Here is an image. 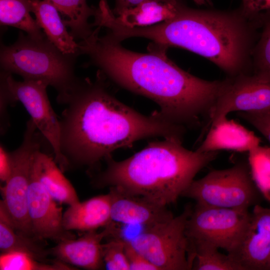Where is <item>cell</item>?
I'll use <instances>...</instances> for the list:
<instances>
[{"label": "cell", "instance_id": "cell-7", "mask_svg": "<svg viewBox=\"0 0 270 270\" xmlns=\"http://www.w3.org/2000/svg\"><path fill=\"white\" fill-rule=\"evenodd\" d=\"M192 210L190 205H187L180 215L165 222L144 228L128 240L158 270H191L186 230Z\"/></svg>", "mask_w": 270, "mask_h": 270}, {"label": "cell", "instance_id": "cell-3", "mask_svg": "<svg viewBox=\"0 0 270 270\" xmlns=\"http://www.w3.org/2000/svg\"><path fill=\"white\" fill-rule=\"evenodd\" d=\"M262 25V12L254 17L234 10L196 9L184 2L172 18L142 27L117 24L114 32L123 41L142 38L150 46L182 48L209 60L226 77L252 74V52Z\"/></svg>", "mask_w": 270, "mask_h": 270}, {"label": "cell", "instance_id": "cell-34", "mask_svg": "<svg viewBox=\"0 0 270 270\" xmlns=\"http://www.w3.org/2000/svg\"><path fill=\"white\" fill-rule=\"evenodd\" d=\"M149 0H115V7L112 12L116 16L122 14L126 10L134 8L140 3ZM166 2H173L178 0H156Z\"/></svg>", "mask_w": 270, "mask_h": 270}, {"label": "cell", "instance_id": "cell-9", "mask_svg": "<svg viewBox=\"0 0 270 270\" xmlns=\"http://www.w3.org/2000/svg\"><path fill=\"white\" fill-rule=\"evenodd\" d=\"M250 214L248 209L229 208L196 204L188 220L190 242H202L230 252L238 242Z\"/></svg>", "mask_w": 270, "mask_h": 270}, {"label": "cell", "instance_id": "cell-16", "mask_svg": "<svg viewBox=\"0 0 270 270\" xmlns=\"http://www.w3.org/2000/svg\"><path fill=\"white\" fill-rule=\"evenodd\" d=\"M200 146L199 152L230 150L248 152L260 144V138L254 132L233 120L225 118L209 127Z\"/></svg>", "mask_w": 270, "mask_h": 270}, {"label": "cell", "instance_id": "cell-2", "mask_svg": "<svg viewBox=\"0 0 270 270\" xmlns=\"http://www.w3.org/2000/svg\"><path fill=\"white\" fill-rule=\"evenodd\" d=\"M104 75L80 78L58 102L65 105L60 120V149L70 168L93 170L118 148L160 136L182 141L186 130L159 116H146L126 106L108 90Z\"/></svg>", "mask_w": 270, "mask_h": 270}, {"label": "cell", "instance_id": "cell-31", "mask_svg": "<svg viewBox=\"0 0 270 270\" xmlns=\"http://www.w3.org/2000/svg\"><path fill=\"white\" fill-rule=\"evenodd\" d=\"M14 104L4 85L0 82V131L4 135L10 126L8 106Z\"/></svg>", "mask_w": 270, "mask_h": 270}, {"label": "cell", "instance_id": "cell-26", "mask_svg": "<svg viewBox=\"0 0 270 270\" xmlns=\"http://www.w3.org/2000/svg\"><path fill=\"white\" fill-rule=\"evenodd\" d=\"M252 178L266 200L270 202V147L260 145L248 152Z\"/></svg>", "mask_w": 270, "mask_h": 270}, {"label": "cell", "instance_id": "cell-19", "mask_svg": "<svg viewBox=\"0 0 270 270\" xmlns=\"http://www.w3.org/2000/svg\"><path fill=\"white\" fill-rule=\"evenodd\" d=\"M32 172L56 200L71 206L80 202L76 191L54 160L42 150L34 154Z\"/></svg>", "mask_w": 270, "mask_h": 270}, {"label": "cell", "instance_id": "cell-27", "mask_svg": "<svg viewBox=\"0 0 270 270\" xmlns=\"http://www.w3.org/2000/svg\"><path fill=\"white\" fill-rule=\"evenodd\" d=\"M0 270H78V268L57 259L52 262H46L25 254L10 252L1 253Z\"/></svg>", "mask_w": 270, "mask_h": 270}, {"label": "cell", "instance_id": "cell-22", "mask_svg": "<svg viewBox=\"0 0 270 270\" xmlns=\"http://www.w3.org/2000/svg\"><path fill=\"white\" fill-rule=\"evenodd\" d=\"M58 10L75 40H85L93 33L89 18L95 16L96 8L88 5L86 0H47Z\"/></svg>", "mask_w": 270, "mask_h": 270}, {"label": "cell", "instance_id": "cell-8", "mask_svg": "<svg viewBox=\"0 0 270 270\" xmlns=\"http://www.w3.org/2000/svg\"><path fill=\"white\" fill-rule=\"evenodd\" d=\"M37 130L30 118L26 122L22 144L10 152L11 172L4 186L1 188L2 201L16 230L31 237L34 236L28 212V192L33 156L42 148Z\"/></svg>", "mask_w": 270, "mask_h": 270}, {"label": "cell", "instance_id": "cell-14", "mask_svg": "<svg viewBox=\"0 0 270 270\" xmlns=\"http://www.w3.org/2000/svg\"><path fill=\"white\" fill-rule=\"evenodd\" d=\"M109 188L111 220L116 223L146 228L165 222L174 217L166 206L128 194L115 186Z\"/></svg>", "mask_w": 270, "mask_h": 270}, {"label": "cell", "instance_id": "cell-23", "mask_svg": "<svg viewBox=\"0 0 270 270\" xmlns=\"http://www.w3.org/2000/svg\"><path fill=\"white\" fill-rule=\"evenodd\" d=\"M218 249L208 244L188 242V258L191 270H243L230 256Z\"/></svg>", "mask_w": 270, "mask_h": 270}, {"label": "cell", "instance_id": "cell-4", "mask_svg": "<svg viewBox=\"0 0 270 270\" xmlns=\"http://www.w3.org/2000/svg\"><path fill=\"white\" fill-rule=\"evenodd\" d=\"M220 152L188 150L182 142L166 138L122 161L111 156L106 167L94 176L96 188L115 186L158 205L176 202L194 180L196 174L216 159Z\"/></svg>", "mask_w": 270, "mask_h": 270}, {"label": "cell", "instance_id": "cell-35", "mask_svg": "<svg viewBox=\"0 0 270 270\" xmlns=\"http://www.w3.org/2000/svg\"><path fill=\"white\" fill-rule=\"evenodd\" d=\"M198 5L211 6L212 2L210 0H193Z\"/></svg>", "mask_w": 270, "mask_h": 270}, {"label": "cell", "instance_id": "cell-32", "mask_svg": "<svg viewBox=\"0 0 270 270\" xmlns=\"http://www.w3.org/2000/svg\"><path fill=\"white\" fill-rule=\"evenodd\" d=\"M240 6L246 16L253 17L259 14L270 10V0H241Z\"/></svg>", "mask_w": 270, "mask_h": 270}, {"label": "cell", "instance_id": "cell-15", "mask_svg": "<svg viewBox=\"0 0 270 270\" xmlns=\"http://www.w3.org/2000/svg\"><path fill=\"white\" fill-rule=\"evenodd\" d=\"M112 227L111 221L100 232L88 231L76 240L60 241L50 248L51 254L71 266L90 270L102 269L104 268L102 242L110 234Z\"/></svg>", "mask_w": 270, "mask_h": 270}, {"label": "cell", "instance_id": "cell-6", "mask_svg": "<svg viewBox=\"0 0 270 270\" xmlns=\"http://www.w3.org/2000/svg\"><path fill=\"white\" fill-rule=\"evenodd\" d=\"M260 194L248 161L242 160L230 168L214 170L203 178L194 180L182 196L203 206L249 209L258 204Z\"/></svg>", "mask_w": 270, "mask_h": 270}, {"label": "cell", "instance_id": "cell-13", "mask_svg": "<svg viewBox=\"0 0 270 270\" xmlns=\"http://www.w3.org/2000/svg\"><path fill=\"white\" fill-rule=\"evenodd\" d=\"M28 212L34 236L39 240L50 239L58 242L75 238L74 234L63 226L62 207L30 172L28 192Z\"/></svg>", "mask_w": 270, "mask_h": 270}, {"label": "cell", "instance_id": "cell-33", "mask_svg": "<svg viewBox=\"0 0 270 270\" xmlns=\"http://www.w3.org/2000/svg\"><path fill=\"white\" fill-rule=\"evenodd\" d=\"M12 162L10 152H8L4 146H0V180L1 182L6 183L11 172Z\"/></svg>", "mask_w": 270, "mask_h": 270}, {"label": "cell", "instance_id": "cell-5", "mask_svg": "<svg viewBox=\"0 0 270 270\" xmlns=\"http://www.w3.org/2000/svg\"><path fill=\"white\" fill-rule=\"evenodd\" d=\"M77 57L64 54L46 36L36 38L20 32L16 41L2 45V71L16 74L25 80L42 81L55 88L57 100L65 97L80 78L75 74Z\"/></svg>", "mask_w": 270, "mask_h": 270}, {"label": "cell", "instance_id": "cell-17", "mask_svg": "<svg viewBox=\"0 0 270 270\" xmlns=\"http://www.w3.org/2000/svg\"><path fill=\"white\" fill-rule=\"evenodd\" d=\"M110 204L108 193L70 206L63 214L64 228L86 232L105 227L112 221Z\"/></svg>", "mask_w": 270, "mask_h": 270}, {"label": "cell", "instance_id": "cell-20", "mask_svg": "<svg viewBox=\"0 0 270 270\" xmlns=\"http://www.w3.org/2000/svg\"><path fill=\"white\" fill-rule=\"evenodd\" d=\"M0 250L1 253L18 252L29 255L40 261L54 262L50 260V249H46L34 237L18 232L4 204L0 201Z\"/></svg>", "mask_w": 270, "mask_h": 270}, {"label": "cell", "instance_id": "cell-12", "mask_svg": "<svg viewBox=\"0 0 270 270\" xmlns=\"http://www.w3.org/2000/svg\"><path fill=\"white\" fill-rule=\"evenodd\" d=\"M228 254L243 270H269L270 208L254 206L238 242Z\"/></svg>", "mask_w": 270, "mask_h": 270}, {"label": "cell", "instance_id": "cell-10", "mask_svg": "<svg viewBox=\"0 0 270 270\" xmlns=\"http://www.w3.org/2000/svg\"><path fill=\"white\" fill-rule=\"evenodd\" d=\"M0 82L6 87L14 103L21 102L35 124L38 130L49 144L54 160L64 172L67 165L60 149V120L48 98V85L39 80L17 81L12 74L1 70Z\"/></svg>", "mask_w": 270, "mask_h": 270}, {"label": "cell", "instance_id": "cell-37", "mask_svg": "<svg viewBox=\"0 0 270 270\" xmlns=\"http://www.w3.org/2000/svg\"><path fill=\"white\" fill-rule=\"evenodd\" d=\"M269 270H270V264H269Z\"/></svg>", "mask_w": 270, "mask_h": 270}, {"label": "cell", "instance_id": "cell-11", "mask_svg": "<svg viewBox=\"0 0 270 270\" xmlns=\"http://www.w3.org/2000/svg\"><path fill=\"white\" fill-rule=\"evenodd\" d=\"M226 78V84L216 99L202 138L212 124L226 118L231 112L270 110V84L260 81L251 74Z\"/></svg>", "mask_w": 270, "mask_h": 270}, {"label": "cell", "instance_id": "cell-30", "mask_svg": "<svg viewBox=\"0 0 270 270\" xmlns=\"http://www.w3.org/2000/svg\"><path fill=\"white\" fill-rule=\"evenodd\" d=\"M124 249L130 270H158L154 264L137 251L126 239Z\"/></svg>", "mask_w": 270, "mask_h": 270}, {"label": "cell", "instance_id": "cell-24", "mask_svg": "<svg viewBox=\"0 0 270 270\" xmlns=\"http://www.w3.org/2000/svg\"><path fill=\"white\" fill-rule=\"evenodd\" d=\"M30 0H0V22L24 31L36 38L46 36L36 20L31 16Z\"/></svg>", "mask_w": 270, "mask_h": 270}, {"label": "cell", "instance_id": "cell-21", "mask_svg": "<svg viewBox=\"0 0 270 270\" xmlns=\"http://www.w3.org/2000/svg\"><path fill=\"white\" fill-rule=\"evenodd\" d=\"M182 0L173 2L149 0L124 12L114 20L128 27H142L157 24L172 18Z\"/></svg>", "mask_w": 270, "mask_h": 270}, {"label": "cell", "instance_id": "cell-1", "mask_svg": "<svg viewBox=\"0 0 270 270\" xmlns=\"http://www.w3.org/2000/svg\"><path fill=\"white\" fill-rule=\"evenodd\" d=\"M100 28L78 42L80 54L89 58L88 64L122 87L153 100L165 120L186 129L208 125L226 78H198L170 60L166 50L149 46L148 53L134 52L107 34L100 36Z\"/></svg>", "mask_w": 270, "mask_h": 270}, {"label": "cell", "instance_id": "cell-28", "mask_svg": "<svg viewBox=\"0 0 270 270\" xmlns=\"http://www.w3.org/2000/svg\"><path fill=\"white\" fill-rule=\"evenodd\" d=\"M125 239L120 237L110 238L102 244L104 267L108 270H130L124 249Z\"/></svg>", "mask_w": 270, "mask_h": 270}, {"label": "cell", "instance_id": "cell-29", "mask_svg": "<svg viewBox=\"0 0 270 270\" xmlns=\"http://www.w3.org/2000/svg\"><path fill=\"white\" fill-rule=\"evenodd\" d=\"M236 116L252 126L270 142V110L238 112Z\"/></svg>", "mask_w": 270, "mask_h": 270}, {"label": "cell", "instance_id": "cell-25", "mask_svg": "<svg viewBox=\"0 0 270 270\" xmlns=\"http://www.w3.org/2000/svg\"><path fill=\"white\" fill-rule=\"evenodd\" d=\"M260 37L252 52V74L262 82L270 84V10L262 12Z\"/></svg>", "mask_w": 270, "mask_h": 270}, {"label": "cell", "instance_id": "cell-18", "mask_svg": "<svg viewBox=\"0 0 270 270\" xmlns=\"http://www.w3.org/2000/svg\"><path fill=\"white\" fill-rule=\"evenodd\" d=\"M31 12L47 38L64 54L78 57V43L67 30L59 12L47 0H30Z\"/></svg>", "mask_w": 270, "mask_h": 270}, {"label": "cell", "instance_id": "cell-36", "mask_svg": "<svg viewBox=\"0 0 270 270\" xmlns=\"http://www.w3.org/2000/svg\"><path fill=\"white\" fill-rule=\"evenodd\" d=\"M100 1H101V2H104V4H107V5H108V3L107 0H100Z\"/></svg>", "mask_w": 270, "mask_h": 270}]
</instances>
